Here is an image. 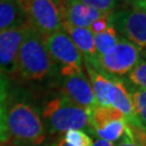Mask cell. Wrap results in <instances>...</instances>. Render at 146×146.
I'll return each mask as SVG.
<instances>
[{
	"label": "cell",
	"mask_w": 146,
	"mask_h": 146,
	"mask_svg": "<svg viewBox=\"0 0 146 146\" xmlns=\"http://www.w3.org/2000/svg\"><path fill=\"white\" fill-rule=\"evenodd\" d=\"M7 127L9 139L14 143L39 146L47 137V130L36 105L25 95L9 93L7 110Z\"/></svg>",
	"instance_id": "6da1fadb"
},
{
	"label": "cell",
	"mask_w": 146,
	"mask_h": 146,
	"mask_svg": "<svg viewBox=\"0 0 146 146\" xmlns=\"http://www.w3.org/2000/svg\"><path fill=\"white\" fill-rule=\"evenodd\" d=\"M55 72L44 36L28 25L17 53L16 74L26 81L41 82L52 77Z\"/></svg>",
	"instance_id": "7a4b0ae2"
},
{
	"label": "cell",
	"mask_w": 146,
	"mask_h": 146,
	"mask_svg": "<svg viewBox=\"0 0 146 146\" xmlns=\"http://www.w3.org/2000/svg\"><path fill=\"white\" fill-rule=\"evenodd\" d=\"M40 116L46 130L51 134H63L75 129L93 134L90 113L75 104L62 91L54 93L44 101Z\"/></svg>",
	"instance_id": "3957f363"
},
{
	"label": "cell",
	"mask_w": 146,
	"mask_h": 146,
	"mask_svg": "<svg viewBox=\"0 0 146 146\" xmlns=\"http://www.w3.org/2000/svg\"><path fill=\"white\" fill-rule=\"evenodd\" d=\"M123 7L111 12V24L118 34L142 51L146 47L145 0H128Z\"/></svg>",
	"instance_id": "277c9868"
},
{
	"label": "cell",
	"mask_w": 146,
	"mask_h": 146,
	"mask_svg": "<svg viewBox=\"0 0 146 146\" xmlns=\"http://www.w3.org/2000/svg\"><path fill=\"white\" fill-rule=\"evenodd\" d=\"M141 53L140 48L120 37L115 47L104 54L98 55L93 63H89L105 75L121 77L129 73L141 60Z\"/></svg>",
	"instance_id": "5b68a950"
},
{
	"label": "cell",
	"mask_w": 146,
	"mask_h": 146,
	"mask_svg": "<svg viewBox=\"0 0 146 146\" xmlns=\"http://www.w3.org/2000/svg\"><path fill=\"white\" fill-rule=\"evenodd\" d=\"M44 42L60 76L84 73V58L64 31H58L44 36Z\"/></svg>",
	"instance_id": "8992f818"
},
{
	"label": "cell",
	"mask_w": 146,
	"mask_h": 146,
	"mask_svg": "<svg viewBox=\"0 0 146 146\" xmlns=\"http://www.w3.org/2000/svg\"><path fill=\"white\" fill-rule=\"evenodd\" d=\"M27 24L43 36L62 31L60 0H19Z\"/></svg>",
	"instance_id": "52a82bcc"
},
{
	"label": "cell",
	"mask_w": 146,
	"mask_h": 146,
	"mask_svg": "<svg viewBox=\"0 0 146 146\" xmlns=\"http://www.w3.org/2000/svg\"><path fill=\"white\" fill-rule=\"evenodd\" d=\"M90 122L94 135L111 143L118 142L130 130L125 117L110 106L94 108L90 113Z\"/></svg>",
	"instance_id": "ba28073f"
},
{
	"label": "cell",
	"mask_w": 146,
	"mask_h": 146,
	"mask_svg": "<svg viewBox=\"0 0 146 146\" xmlns=\"http://www.w3.org/2000/svg\"><path fill=\"white\" fill-rule=\"evenodd\" d=\"M60 91H62L68 99L89 113L99 106L88 76L84 72L60 76Z\"/></svg>",
	"instance_id": "9c48e42d"
},
{
	"label": "cell",
	"mask_w": 146,
	"mask_h": 146,
	"mask_svg": "<svg viewBox=\"0 0 146 146\" xmlns=\"http://www.w3.org/2000/svg\"><path fill=\"white\" fill-rule=\"evenodd\" d=\"M28 24L0 31V74H16V58Z\"/></svg>",
	"instance_id": "30bf717a"
},
{
	"label": "cell",
	"mask_w": 146,
	"mask_h": 146,
	"mask_svg": "<svg viewBox=\"0 0 146 146\" xmlns=\"http://www.w3.org/2000/svg\"><path fill=\"white\" fill-rule=\"evenodd\" d=\"M62 21L76 27L88 28L96 19L110 12H102L82 3L80 0H60Z\"/></svg>",
	"instance_id": "8fae6325"
},
{
	"label": "cell",
	"mask_w": 146,
	"mask_h": 146,
	"mask_svg": "<svg viewBox=\"0 0 146 146\" xmlns=\"http://www.w3.org/2000/svg\"><path fill=\"white\" fill-rule=\"evenodd\" d=\"M62 31L69 37L75 47L78 49L84 60L90 63H93L98 56L95 47H94L93 34L89 28L76 27L66 22L62 21Z\"/></svg>",
	"instance_id": "7c38bea8"
},
{
	"label": "cell",
	"mask_w": 146,
	"mask_h": 146,
	"mask_svg": "<svg viewBox=\"0 0 146 146\" xmlns=\"http://www.w3.org/2000/svg\"><path fill=\"white\" fill-rule=\"evenodd\" d=\"M26 24V15L19 0H0V31Z\"/></svg>",
	"instance_id": "4fadbf2b"
},
{
	"label": "cell",
	"mask_w": 146,
	"mask_h": 146,
	"mask_svg": "<svg viewBox=\"0 0 146 146\" xmlns=\"http://www.w3.org/2000/svg\"><path fill=\"white\" fill-rule=\"evenodd\" d=\"M10 93V80L9 77L0 74V143L9 140L8 127H7V110L8 100Z\"/></svg>",
	"instance_id": "5bb4252c"
},
{
	"label": "cell",
	"mask_w": 146,
	"mask_h": 146,
	"mask_svg": "<svg viewBox=\"0 0 146 146\" xmlns=\"http://www.w3.org/2000/svg\"><path fill=\"white\" fill-rule=\"evenodd\" d=\"M119 34L116 31V28L113 24L110 25L104 31L93 35L94 47H95L96 54L101 55V54H104L105 52H107L113 47H115L117 42L119 41Z\"/></svg>",
	"instance_id": "9a60e30c"
},
{
	"label": "cell",
	"mask_w": 146,
	"mask_h": 146,
	"mask_svg": "<svg viewBox=\"0 0 146 146\" xmlns=\"http://www.w3.org/2000/svg\"><path fill=\"white\" fill-rule=\"evenodd\" d=\"M128 88V87H127ZM132 108L137 119L144 127L146 125V90L131 86L128 88Z\"/></svg>",
	"instance_id": "2e32d148"
},
{
	"label": "cell",
	"mask_w": 146,
	"mask_h": 146,
	"mask_svg": "<svg viewBox=\"0 0 146 146\" xmlns=\"http://www.w3.org/2000/svg\"><path fill=\"white\" fill-rule=\"evenodd\" d=\"M63 140L69 146H92L93 139L87 132L82 130H68L63 133Z\"/></svg>",
	"instance_id": "e0dca14e"
},
{
	"label": "cell",
	"mask_w": 146,
	"mask_h": 146,
	"mask_svg": "<svg viewBox=\"0 0 146 146\" xmlns=\"http://www.w3.org/2000/svg\"><path fill=\"white\" fill-rule=\"evenodd\" d=\"M128 79L133 87L146 90V62L141 58L136 65L128 73Z\"/></svg>",
	"instance_id": "ac0fdd59"
},
{
	"label": "cell",
	"mask_w": 146,
	"mask_h": 146,
	"mask_svg": "<svg viewBox=\"0 0 146 146\" xmlns=\"http://www.w3.org/2000/svg\"><path fill=\"white\" fill-rule=\"evenodd\" d=\"M80 1L84 5L102 12H113L117 5L116 0H80Z\"/></svg>",
	"instance_id": "d6986e66"
},
{
	"label": "cell",
	"mask_w": 146,
	"mask_h": 146,
	"mask_svg": "<svg viewBox=\"0 0 146 146\" xmlns=\"http://www.w3.org/2000/svg\"><path fill=\"white\" fill-rule=\"evenodd\" d=\"M110 25H111V12L106 13L103 16L96 19L95 21L91 23V25L88 28L93 35H96V34L104 31Z\"/></svg>",
	"instance_id": "ffe728a7"
},
{
	"label": "cell",
	"mask_w": 146,
	"mask_h": 146,
	"mask_svg": "<svg viewBox=\"0 0 146 146\" xmlns=\"http://www.w3.org/2000/svg\"><path fill=\"white\" fill-rule=\"evenodd\" d=\"M116 146H145V142H142L140 140H137L135 136L133 135L130 127V130L128 131L125 135L117 142Z\"/></svg>",
	"instance_id": "44dd1931"
},
{
	"label": "cell",
	"mask_w": 146,
	"mask_h": 146,
	"mask_svg": "<svg viewBox=\"0 0 146 146\" xmlns=\"http://www.w3.org/2000/svg\"><path fill=\"white\" fill-rule=\"evenodd\" d=\"M92 146H115V144H114V143H111V142L98 139V140L93 141V145Z\"/></svg>",
	"instance_id": "7402d4cb"
},
{
	"label": "cell",
	"mask_w": 146,
	"mask_h": 146,
	"mask_svg": "<svg viewBox=\"0 0 146 146\" xmlns=\"http://www.w3.org/2000/svg\"><path fill=\"white\" fill-rule=\"evenodd\" d=\"M50 146H69V145H68L67 143H66V142H65L64 140H63V137L61 136L60 139H58V140H55L54 142H52V143H51V145H50Z\"/></svg>",
	"instance_id": "603a6c76"
},
{
	"label": "cell",
	"mask_w": 146,
	"mask_h": 146,
	"mask_svg": "<svg viewBox=\"0 0 146 146\" xmlns=\"http://www.w3.org/2000/svg\"><path fill=\"white\" fill-rule=\"evenodd\" d=\"M0 146H28L24 145V144H19V143H9V144H5V143H0Z\"/></svg>",
	"instance_id": "cb8c5ba5"
},
{
	"label": "cell",
	"mask_w": 146,
	"mask_h": 146,
	"mask_svg": "<svg viewBox=\"0 0 146 146\" xmlns=\"http://www.w3.org/2000/svg\"><path fill=\"white\" fill-rule=\"evenodd\" d=\"M116 1H119V2H125V1H128V0H116Z\"/></svg>",
	"instance_id": "d4e9b609"
}]
</instances>
